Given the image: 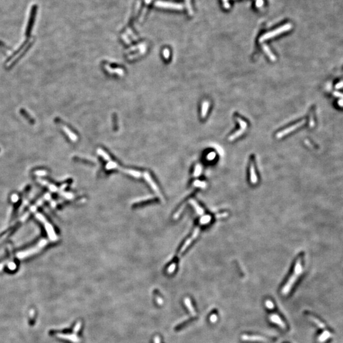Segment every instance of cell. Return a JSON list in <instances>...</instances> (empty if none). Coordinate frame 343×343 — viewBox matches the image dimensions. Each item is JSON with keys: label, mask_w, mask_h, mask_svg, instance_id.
<instances>
[{"label": "cell", "mask_w": 343, "mask_h": 343, "mask_svg": "<svg viewBox=\"0 0 343 343\" xmlns=\"http://www.w3.org/2000/svg\"><path fill=\"white\" fill-rule=\"evenodd\" d=\"M302 272V257L301 256H299V257L297 259V261L295 262V265L294 269V273L291 275V277L288 279L287 284H286L284 287H283L282 292L284 295H287L288 294V292L291 291V290L294 285L295 282L297 280L299 276L301 275Z\"/></svg>", "instance_id": "cell-1"}, {"label": "cell", "mask_w": 343, "mask_h": 343, "mask_svg": "<svg viewBox=\"0 0 343 343\" xmlns=\"http://www.w3.org/2000/svg\"><path fill=\"white\" fill-rule=\"evenodd\" d=\"M48 240H46L45 239H41V241H39L38 244L36 245V246H35L34 247H32L31 248H29L28 250H26L24 251H22L21 252H19L17 254V257L18 259H25L26 257H28L29 256L34 255L36 253H38V252H39L41 251V250L47 245L48 244Z\"/></svg>", "instance_id": "cell-2"}, {"label": "cell", "mask_w": 343, "mask_h": 343, "mask_svg": "<svg viewBox=\"0 0 343 343\" xmlns=\"http://www.w3.org/2000/svg\"><path fill=\"white\" fill-rule=\"evenodd\" d=\"M35 216L37 218V219H38L39 221L41 222L43 225H44L45 228L46 230V233H47L50 239L52 242L57 241V236L55 234L54 228H53L52 226L48 222L47 220L45 219L43 215L40 214V213L37 212L36 213Z\"/></svg>", "instance_id": "cell-3"}, {"label": "cell", "mask_w": 343, "mask_h": 343, "mask_svg": "<svg viewBox=\"0 0 343 343\" xmlns=\"http://www.w3.org/2000/svg\"><path fill=\"white\" fill-rule=\"evenodd\" d=\"M292 27V26L291 24H287L282 26H281V27L278 28V29L274 30V31L267 32V33H266L265 35H262L261 37V38L259 39V41L263 42L266 40H268V39H271L272 38L275 37V36L280 35L283 32H287V31H289V30H291Z\"/></svg>", "instance_id": "cell-4"}, {"label": "cell", "mask_w": 343, "mask_h": 343, "mask_svg": "<svg viewBox=\"0 0 343 343\" xmlns=\"http://www.w3.org/2000/svg\"><path fill=\"white\" fill-rule=\"evenodd\" d=\"M155 5L156 6V7H158V8H160L177 10H181L184 8L182 5H181V4L172 3V2L164 1H156L155 3Z\"/></svg>", "instance_id": "cell-5"}, {"label": "cell", "mask_w": 343, "mask_h": 343, "mask_svg": "<svg viewBox=\"0 0 343 343\" xmlns=\"http://www.w3.org/2000/svg\"><path fill=\"white\" fill-rule=\"evenodd\" d=\"M50 198V195L49 193H46V195H45L44 196H43V198H41V199H39V200L37 202H36L34 205H32V206H31V208H29L28 212H26V214L21 217V221H24L25 220L29 217V215L30 214H31L32 212H35L36 210V209H37V208L38 207V206H39L41 205H42L43 204V202H44L45 200H48V199H49Z\"/></svg>", "instance_id": "cell-6"}, {"label": "cell", "mask_w": 343, "mask_h": 343, "mask_svg": "<svg viewBox=\"0 0 343 343\" xmlns=\"http://www.w3.org/2000/svg\"><path fill=\"white\" fill-rule=\"evenodd\" d=\"M144 177L145 179L146 180V181H147V182L148 183V184L149 185H150V186L152 188V189L156 193V195H157L159 196V198H160L161 199V200H164V198H163V196L161 195V194L160 193V191H159V189L158 187L157 186H156V184H155V182L153 181V180L151 179L150 174H149L148 172H146L144 173Z\"/></svg>", "instance_id": "cell-7"}, {"label": "cell", "mask_w": 343, "mask_h": 343, "mask_svg": "<svg viewBox=\"0 0 343 343\" xmlns=\"http://www.w3.org/2000/svg\"><path fill=\"white\" fill-rule=\"evenodd\" d=\"M199 233V228H198V227L196 228H195V230H194V231H193V235H191V237L189 238H188V239H187V240L186 241V242L184 243V244L183 245V246H182V248H181V251H180L179 255L182 254V253L184 252L185 250H186V248H187L189 247V245L191 244L192 241H193V240H194V239H195L196 237H197V236L198 235Z\"/></svg>", "instance_id": "cell-8"}, {"label": "cell", "mask_w": 343, "mask_h": 343, "mask_svg": "<svg viewBox=\"0 0 343 343\" xmlns=\"http://www.w3.org/2000/svg\"><path fill=\"white\" fill-rule=\"evenodd\" d=\"M304 121H302L301 122H299L298 124H295L294 125L290 126V127L284 130L278 132V134H276V137H277L278 139L282 138V137H284V136H285V135H287V134H289V133L292 132V131H294L295 129L297 128L299 126H300L301 125H302L303 124H304Z\"/></svg>", "instance_id": "cell-9"}, {"label": "cell", "mask_w": 343, "mask_h": 343, "mask_svg": "<svg viewBox=\"0 0 343 343\" xmlns=\"http://www.w3.org/2000/svg\"><path fill=\"white\" fill-rule=\"evenodd\" d=\"M242 340L245 341H266L267 339L265 337L259 335H242Z\"/></svg>", "instance_id": "cell-10"}, {"label": "cell", "mask_w": 343, "mask_h": 343, "mask_svg": "<svg viewBox=\"0 0 343 343\" xmlns=\"http://www.w3.org/2000/svg\"><path fill=\"white\" fill-rule=\"evenodd\" d=\"M269 320H270V321L273 323H274V324L278 325L279 327H280L282 329H286V325L285 323L283 322L282 320L280 318V317L277 315H275V314H272L269 316Z\"/></svg>", "instance_id": "cell-11"}, {"label": "cell", "mask_w": 343, "mask_h": 343, "mask_svg": "<svg viewBox=\"0 0 343 343\" xmlns=\"http://www.w3.org/2000/svg\"><path fill=\"white\" fill-rule=\"evenodd\" d=\"M250 179H251V182L252 184H255L257 183V177L255 173V164L254 160H252L251 163V166H250Z\"/></svg>", "instance_id": "cell-12"}, {"label": "cell", "mask_w": 343, "mask_h": 343, "mask_svg": "<svg viewBox=\"0 0 343 343\" xmlns=\"http://www.w3.org/2000/svg\"><path fill=\"white\" fill-rule=\"evenodd\" d=\"M120 169L121 171H123L124 172L126 173V174H128L129 175H130L133 177H137L139 178L141 176V174L140 172L138 171H135L134 170H131V169H123V168H119Z\"/></svg>", "instance_id": "cell-13"}, {"label": "cell", "mask_w": 343, "mask_h": 343, "mask_svg": "<svg viewBox=\"0 0 343 343\" xmlns=\"http://www.w3.org/2000/svg\"><path fill=\"white\" fill-rule=\"evenodd\" d=\"M184 302H185V304L186 306V307L188 309V310L189 311V312L191 313V314L193 316H195L196 313L194 309V308L193 307L192 304H191V301L190 299L189 298H186L184 299Z\"/></svg>", "instance_id": "cell-14"}, {"label": "cell", "mask_w": 343, "mask_h": 343, "mask_svg": "<svg viewBox=\"0 0 343 343\" xmlns=\"http://www.w3.org/2000/svg\"><path fill=\"white\" fill-rule=\"evenodd\" d=\"M262 48H263V50H264L266 52V55H267L269 57V58L271 59V61H276V57H275V55H273V54L272 52L270 50V49L269 48V47H268V46L267 45H262Z\"/></svg>", "instance_id": "cell-15"}, {"label": "cell", "mask_w": 343, "mask_h": 343, "mask_svg": "<svg viewBox=\"0 0 343 343\" xmlns=\"http://www.w3.org/2000/svg\"><path fill=\"white\" fill-rule=\"evenodd\" d=\"M331 334L330 333L329 331H325L324 332L322 333V334L319 336L318 340L320 342H324L325 341H327V339L331 337Z\"/></svg>", "instance_id": "cell-16"}, {"label": "cell", "mask_w": 343, "mask_h": 343, "mask_svg": "<svg viewBox=\"0 0 343 343\" xmlns=\"http://www.w3.org/2000/svg\"><path fill=\"white\" fill-rule=\"evenodd\" d=\"M105 68L107 70V71L110 72V73H113V72H116L117 73L118 75H119V76H124V71L122 69L120 68H117V69H112L111 68L109 67V66L108 65H106L105 66Z\"/></svg>", "instance_id": "cell-17"}, {"label": "cell", "mask_w": 343, "mask_h": 343, "mask_svg": "<svg viewBox=\"0 0 343 343\" xmlns=\"http://www.w3.org/2000/svg\"><path fill=\"white\" fill-rule=\"evenodd\" d=\"M245 130H246V128H245V127H242V126H241V128L240 129L236 131V132H235L233 134H232L230 136V137H229V141H233V140H235V139L238 137L239 136H240L243 134V133H244L245 131Z\"/></svg>", "instance_id": "cell-18"}, {"label": "cell", "mask_w": 343, "mask_h": 343, "mask_svg": "<svg viewBox=\"0 0 343 343\" xmlns=\"http://www.w3.org/2000/svg\"><path fill=\"white\" fill-rule=\"evenodd\" d=\"M63 130H64V131L68 134L69 137L71 139L73 142H75V141H77V139H78L77 136H76L74 134V133H72L71 130H70L67 127V126H63Z\"/></svg>", "instance_id": "cell-19"}, {"label": "cell", "mask_w": 343, "mask_h": 343, "mask_svg": "<svg viewBox=\"0 0 343 343\" xmlns=\"http://www.w3.org/2000/svg\"><path fill=\"white\" fill-rule=\"evenodd\" d=\"M308 318L309 320H310L313 322L319 328L325 329V324H324V323H322L321 321H320L318 318H316L314 317V316H308Z\"/></svg>", "instance_id": "cell-20"}, {"label": "cell", "mask_w": 343, "mask_h": 343, "mask_svg": "<svg viewBox=\"0 0 343 343\" xmlns=\"http://www.w3.org/2000/svg\"><path fill=\"white\" fill-rule=\"evenodd\" d=\"M151 1H152V0H146V1H145L144 8V9H143V10H142V14H141V17H140V19H139L140 22H141L143 21V20H144V17L146 15V12H147V10H148V6L149 5V4H150V3H151Z\"/></svg>", "instance_id": "cell-21"}, {"label": "cell", "mask_w": 343, "mask_h": 343, "mask_svg": "<svg viewBox=\"0 0 343 343\" xmlns=\"http://www.w3.org/2000/svg\"><path fill=\"white\" fill-rule=\"evenodd\" d=\"M209 107V102L208 101H204L203 102L202 106V117L205 118L206 113H207L208 109Z\"/></svg>", "instance_id": "cell-22"}, {"label": "cell", "mask_w": 343, "mask_h": 343, "mask_svg": "<svg viewBox=\"0 0 343 343\" xmlns=\"http://www.w3.org/2000/svg\"><path fill=\"white\" fill-rule=\"evenodd\" d=\"M189 204H191L193 206H194V208H195L196 211L197 212V213L198 214H202L203 213H204V210H203V209L199 206L197 203L194 199H190V201H189Z\"/></svg>", "instance_id": "cell-23"}, {"label": "cell", "mask_w": 343, "mask_h": 343, "mask_svg": "<svg viewBox=\"0 0 343 343\" xmlns=\"http://www.w3.org/2000/svg\"><path fill=\"white\" fill-rule=\"evenodd\" d=\"M97 153H98V154L99 155H101V156H102V157L104 158V159H106V161H111V158H110L109 156L106 152H104V151H103L102 149H98Z\"/></svg>", "instance_id": "cell-24"}, {"label": "cell", "mask_w": 343, "mask_h": 343, "mask_svg": "<svg viewBox=\"0 0 343 343\" xmlns=\"http://www.w3.org/2000/svg\"><path fill=\"white\" fill-rule=\"evenodd\" d=\"M118 167L119 166H118V164H116V163H115L114 161H109L108 164L106 166V168L107 170H111V169L118 168Z\"/></svg>", "instance_id": "cell-25"}, {"label": "cell", "mask_w": 343, "mask_h": 343, "mask_svg": "<svg viewBox=\"0 0 343 343\" xmlns=\"http://www.w3.org/2000/svg\"><path fill=\"white\" fill-rule=\"evenodd\" d=\"M186 6H187L188 13L189 14V15H192L193 14V11L191 5V0H186Z\"/></svg>", "instance_id": "cell-26"}, {"label": "cell", "mask_w": 343, "mask_h": 343, "mask_svg": "<svg viewBox=\"0 0 343 343\" xmlns=\"http://www.w3.org/2000/svg\"><path fill=\"white\" fill-rule=\"evenodd\" d=\"M61 195L64 196V197H65L66 198L69 199H72L73 198H74V195H73L72 193H66V192L63 191L61 194Z\"/></svg>", "instance_id": "cell-27"}, {"label": "cell", "mask_w": 343, "mask_h": 343, "mask_svg": "<svg viewBox=\"0 0 343 343\" xmlns=\"http://www.w3.org/2000/svg\"><path fill=\"white\" fill-rule=\"evenodd\" d=\"M152 198H154V196H146L144 198H139V199H136V201L134 202V203H137V202H143V201H146V200H148V199H150Z\"/></svg>", "instance_id": "cell-28"}, {"label": "cell", "mask_w": 343, "mask_h": 343, "mask_svg": "<svg viewBox=\"0 0 343 343\" xmlns=\"http://www.w3.org/2000/svg\"><path fill=\"white\" fill-rule=\"evenodd\" d=\"M265 305L268 309H274V304L270 300H267L265 302Z\"/></svg>", "instance_id": "cell-29"}, {"label": "cell", "mask_w": 343, "mask_h": 343, "mask_svg": "<svg viewBox=\"0 0 343 343\" xmlns=\"http://www.w3.org/2000/svg\"><path fill=\"white\" fill-rule=\"evenodd\" d=\"M201 170H202L201 166H199V165H196V168H195V173H194V175L195 176V177H196V176H198V175L199 174H200Z\"/></svg>", "instance_id": "cell-30"}, {"label": "cell", "mask_w": 343, "mask_h": 343, "mask_svg": "<svg viewBox=\"0 0 343 343\" xmlns=\"http://www.w3.org/2000/svg\"><path fill=\"white\" fill-rule=\"evenodd\" d=\"M175 267H176V265H175V263H173V264H172L170 266L168 269V273H170V274L172 273L174 271L175 269Z\"/></svg>", "instance_id": "cell-31"}, {"label": "cell", "mask_w": 343, "mask_h": 343, "mask_svg": "<svg viewBox=\"0 0 343 343\" xmlns=\"http://www.w3.org/2000/svg\"><path fill=\"white\" fill-rule=\"evenodd\" d=\"M35 174L38 176H45L46 175L47 173H46V172L45 170H38V171L35 172Z\"/></svg>", "instance_id": "cell-32"}, {"label": "cell", "mask_w": 343, "mask_h": 343, "mask_svg": "<svg viewBox=\"0 0 343 343\" xmlns=\"http://www.w3.org/2000/svg\"><path fill=\"white\" fill-rule=\"evenodd\" d=\"M210 322L212 323L216 322L217 320V316L215 314L212 315L210 316Z\"/></svg>", "instance_id": "cell-33"}, {"label": "cell", "mask_w": 343, "mask_h": 343, "mask_svg": "<svg viewBox=\"0 0 343 343\" xmlns=\"http://www.w3.org/2000/svg\"><path fill=\"white\" fill-rule=\"evenodd\" d=\"M8 268L10 269H11V270H14V269L16 268V264L14 262H10L8 263Z\"/></svg>", "instance_id": "cell-34"}, {"label": "cell", "mask_w": 343, "mask_h": 343, "mask_svg": "<svg viewBox=\"0 0 343 343\" xmlns=\"http://www.w3.org/2000/svg\"><path fill=\"white\" fill-rule=\"evenodd\" d=\"M164 57L166 59H168L169 57V55H170V52L168 49H165L164 51Z\"/></svg>", "instance_id": "cell-35"}, {"label": "cell", "mask_w": 343, "mask_h": 343, "mask_svg": "<svg viewBox=\"0 0 343 343\" xmlns=\"http://www.w3.org/2000/svg\"><path fill=\"white\" fill-rule=\"evenodd\" d=\"M263 5V1L262 0H256V6L257 7H261Z\"/></svg>", "instance_id": "cell-36"}, {"label": "cell", "mask_w": 343, "mask_h": 343, "mask_svg": "<svg viewBox=\"0 0 343 343\" xmlns=\"http://www.w3.org/2000/svg\"><path fill=\"white\" fill-rule=\"evenodd\" d=\"M222 1H223V4H224V7L226 8H229V6H230V5H229V3H228L229 0H222Z\"/></svg>", "instance_id": "cell-37"}, {"label": "cell", "mask_w": 343, "mask_h": 343, "mask_svg": "<svg viewBox=\"0 0 343 343\" xmlns=\"http://www.w3.org/2000/svg\"><path fill=\"white\" fill-rule=\"evenodd\" d=\"M18 199H19V197H18L17 195H12V202H16L18 201Z\"/></svg>", "instance_id": "cell-38"}, {"label": "cell", "mask_w": 343, "mask_h": 343, "mask_svg": "<svg viewBox=\"0 0 343 343\" xmlns=\"http://www.w3.org/2000/svg\"><path fill=\"white\" fill-rule=\"evenodd\" d=\"M123 37L124 38V40H125V41L126 43H127L128 44H129V43H130V40H129V39H128V38H126L125 35L123 36Z\"/></svg>", "instance_id": "cell-39"}]
</instances>
